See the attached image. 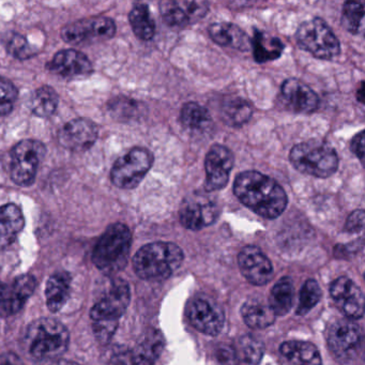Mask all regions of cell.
<instances>
[{"label":"cell","mask_w":365,"mask_h":365,"mask_svg":"<svg viewBox=\"0 0 365 365\" xmlns=\"http://www.w3.org/2000/svg\"><path fill=\"white\" fill-rule=\"evenodd\" d=\"M234 193L245 206L264 219H277L287 207L285 190L257 170L240 173L235 180Z\"/></svg>","instance_id":"6da1fadb"},{"label":"cell","mask_w":365,"mask_h":365,"mask_svg":"<svg viewBox=\"0 0 365 365\" xmlns=\"http://www.w3.org/2000/svg\"><path fill=\"white\" fill-rule=\"evenodd\" d=\"M131 299L129 284L123 279L112 282L108 292L93 305L91 312L96 337L108 344L116 332L118 319L125 313Z\"/></svg>","instance_id":"7a4b0ae2"},{"label":"cell","mask_w":365,"mask_h":365,"mask_svg":"<svg viewBox=\"0 0 365 365\" xmlns=\"http://www.w3.org/2000/svg\"><path fill=\"white\" fill-rule=\"evenodd\" d=\"M183 259L182 250L175 243L153 242L138 250L133 258V267L140 279L159 281L170 277Z\"/></svg>","instance_id":"3957f363"},{"label":"cell","mask_w":365,"mask_h":365,"mask_svg":"<svg viewBox=\"0 0 365 365\" xmlns=\"http://www.w3.org/2000/svg\"><path fill=\"white\" fill-rule=\"evenodd\" d=\"M69 341L67 328L52 318H40L31 322L25 336L27 350L38 360L58 358L67 350Z\"/></svg>","instance_id":"277c9868"},{"label":"cell","mask_w":365,"mask_h":365,"mask_svg":"<svg viewBox=\"0 0 365 365\" xmlns=\"http://www.w3.org/2000/svg\"><path fill=\"white\" fill-rule=\"evenodd\" d=\"M132 234L123 223L106 228L93 249V262L104 273L116 272L127 264L131 249Z\"/></svg>","instance_id":"5b68a950"},{"label":"cell","mask_w":365,"mask_h":365,"mask_svg":"<svg viewBox=\"0 0 365 365\" xmlns=\"http://www.w3.org/2000/svg\"><path fill=\"white\" fill-rule=\"evenodd\" d=\"M289 160L299 172L316 178H329L339 168V157L332 146L322 140L300 143L290 150Z\"/></svg>","instance_id":"8992f818"},{"label":"cell","mask_w":365,"mask_h":365,"mask_svg":"<svg viewBox=\"0 0 365 365\" xmlns=\"http://www.w3.org/2000/svg\"><path fill=\"white\" fill-rule=\"evenodd\" d=\"M296 40L300 48L324 61L336 58L341 43L332 29L322 19L313 18L299 26Z\"/></svg>","instance_id":"52a82bcc"},{"label":"cell","mask_w":365,"mask_h":365,"mask_svg":"<svg viewBox=\"0 0 365 365\" xmlns=\"http://www.w3.org/2000/svg\"><path fill=\"white\" fill-rule=\"evenodd\" d=\"M153 155L148 149L135 147L119 158L113 166L110 179L119 189H135L153 165Z\"/></svg>","instance_id":"ba28073f"},{"label":"cell","mask_w":365,"mask_h":365,"mask_svg":"<svg viewBox=\"0 0 365 365\" xmlns=\"http://www.w3.org/2000/svg\"><path fill=\"white\" fill-rule=\"evenodd\" d=\"M46 146L39 140H24L11 150L10 175L20 187H29L35 182L38 168L46 157Z\"/></svg>","instance_id":"9c48e42d"},{"label":"cell","mask_w":365,"mask_h":365,"mask_svg":"<svg viewBox=\"0 0 365 365\" xmlns=\"http://www.w3.org/2000/svg\"><path fill=\"white\" fill-rule=\"evenodd\" d=\"M116 24L106 16L84 19L68 24L61 31V37L67 43L78 46L87 42L106 41L114 37Z\"/></svg>","instance_id":"30bf717a"},{"label":"cell","mask_w":365,"mask_h":365,"mask_svg":"<svg viewBox=\"0 0 365 365\" xmlns=\"http://www.w3.org/2000/svg\"><path fill=\"white\" fill-rule=\"evenodd\" d=\"M164 23L172 29H185L204 19L209 10L206 1L164 0L159 5Z\"/></svg>","instance_id":"8fae6325"},{"label":"cell","mask_w":365,"mask_h":365,"mask_svg":"<svg viewBox=\"0 0 365 365\" xmlns=\"http://www.w3.org/2000/svg\"><path fill=\"white\" fill-rule=\"evenodd\" d=\"M219 217V206L204 196L185 198L179 210V219L183 227L191 230H200L212 225Z\"/></svg>","instance_id":"7c38bea8"},{"label":"cell","mask_w":365,"mask_h":365,"mask_svg":"<svg viewBox=\"0 0 365 365\" xmlns=\"http://www.w3.org/2000/svg\"><path fill=\"white\" fill-rule=\"evenodd\" d=\"M234 163L235 155L232 150L223 145H213L205 160L206 189L208 191L224 189L227 185Z\"/></svg>","instance_id":"4fadbf2b"},{"label":"cell","mask_w":365,"mask_h":365,"mask_svg":"<svg viewBox=\"0 0 365 365\" xmlns=\"http://www.w3.org/2000/svg\"><path fill=\"white\" fill-rule=\"evenodd\" d=\"M362 341V331L358 324L339 320L329 330L328 343L333 354L341 360H349L358 351Z\"/></svg>","instance_id":"5bb4252c"},{"label":"cell","mask_w":365,"mask_h":365,"mask_svg":"<svg viewBox=\"0 0 365 365\" xmlns=\"http://www.w3.org/2000/svg\"><path fill=\"white\" fill-rule=\"evenodd\" d=\"M36 289L33 275L16 277L12 283H0V316H10L20 312Z\"/></svg>","instance_id":"9a60e30c"},{"label":"cell","mask_w":365,"mask_h":365,"mask_svg":"<svg viewBox=\"0 0 365 365\" xmlns=\"http://www.w3.org/2000/svg\"><path fill=\"white\" fill-rule=\"evenodd\" d=\"M99 130L97 125L89 119H74L66 123L58 133L61 146L69 150L86 151L91 149L98 138Z\"/></svg>","instance_id":"2e32d148"},{"label":"cell","mask_w":365,"mask_h":365,"mask_svg":"<svg viewBox=\"0 0 365 365\" xmlns=\"http://www.w3.org/2000/svg\"><path fill=\"white\" fill-rule=\"evenodd\" d=\"M187 316L191 324L200 332L207 335H217L224 326V314L222 309L205 298H196L187 305Z\"/></svg>","instance_id":"e0dca14e"},{"label":"cell","mask_w":365,"mask_h":365,"mask_svg":"<svg viewBox=\"0 0 365 365\" xmlns=\"http://www.w3.org/2000/svg\"><path fill=\"white\" fill-rule=\"evenodd\" d=\"M281 96L286 108L296 114H312L319 106L317 93L297 78H288L283 83Z\"/></svg>","instance_id":"ac0fdd59"},{"label":"cell","mask_w":365,"mask_h":365,"mask_svg":"<svg viewBox=\"0 0 365 365\" xmlns=\"http://www.w3.org/2000/svg\"><path fill=\"white\" fill-rule=\"evenodd\" d=\"M238 262L243 277L253 285H264L272 279V264L258 247H243L239 253Z\"/></svg>","instance_id":"d6986e66"},{"label":"cell","mask_w":365,"mask_h":365,"mask_svg":"<svg viewBox=\"0 0 365 365\" xmlns=\"http://www.w3.org/2000/svg\"><path fill=\"white\" fill-rule=\"evenodd\" d=\"M333 300L350 319H359L364 314V297L354 281L346 277H339L330 287Z\"/></svg>","instance_id":"ffe728a7"},{"label":"cell","mask_w":365,"mask_h":365,"mask_svg":"<svg viewBox=\"0 0 365 365\" xmlns=\"http://www.w3.org/2000/svg\"><path fill=\"white\" fill-rule=\"evenodd\" d=\"M46 67L52 73L70 80L86 78L93 72L88 57L76 50L61 51Z\"/></svg>","instance_id":"44dd1931"},{"label":"cell","mask_w":365,"mask_h":365,"mask_svg":"<svg viewBox=\"0 0 365 365\" xmlns=\"http://www.w3.org/2000/svg\"><path fill=\"white\" fill-rule=\"evenodd\" d=\"M165 341L160 331L149 330L130 352L132 365H153L163 351Z\"/></svg>","instance_id":"7402d4cb"},{"label":"cell","mask_w":365,"mask_h":365,"mask_svg":"<svg viewBox=\"0 0 365 365\" xmlns=\"http://www.w3.org/2000/svg\"><path fill=\"white\" fill-rule=\"evenodd\" d=\"M24 225V215L16 205L0 207V252L16 240Z\"/></svg>","instance_id":"603a6c76"},{"label":"cell","mask_w":365,"mask_h":365,"mask_svg":"<svg viewBox=\"0 0 365 365\" xmlns=\"http://www.w3.org/2000/svg\"><path fill=\"white\" fill-rule=\"evenodd\" d=\"M208 31L211 39L219 46L240 51H247L251 48V41L247 34L232 23H213Z\"/></svg>","instance_id":"cb8c5ba5"},{"label":"cell","mask_w":365,"mask_h":365,"mask_svg":"<svg viewBox=\"0 0 365 365\" xmlns=\"http://www.w3.org/2000/svg\"><path fill=\"white\" fill-rule=\"evenodd\" d=\"M279 351L290 365H322L319 350L309 341H285Z\"/></svg>","instance_id":"d4e9b609"},{"label":"cell","mask_w":365,"mask_h":365,"mask_svg":"<svg viewBox=\"0 0 365 365\" xmlns=\"http://www.w3.org/2000/svg\"><path fill=\"white\" fill-rule=\"evenodd\" d=\"M241 315L245 324L253 329L268 328L277 317L269 303L260 298H250L241 307Z\"/></svg>","instance_id":"484cf974"},{"label":"cell","mask_w":365,"mask_h":365,"mask_svg":"<svg viewBox=\"0 0 365 365\" xmlns=\"http://www.w3.org/2000/svg\"><path fill=\"white\" fill-rule=\"evenodd\" d=\"M71 290V277L67 272H57L48 279L46 284V304L48 309L56 313L67 302Z\"/></svg>","instance_id":"4316f807"},{"label":"cell","mask_w":365,"mask_h":365,"mask_svg":"<svg viewBox=\"0 0 365 365\" xmlns=\"http://www.w3.org/2000/svg\"><path fill=\"white\" fill-rule=\"evenodd\" d=\"M251 48L255 61L259 63H264L279 58L283 53L284 44L279 38L266 35L262 31L255 29Z\"/></svg>","instance_id":"83f0119b"},{"label":"cell","mask_w":365,"mask_h":365,"mask_svg":"<svg viewBox=\"0 0 365 365\" xmlns=\"http://www.w3.org/2000/svg\"><path fill=\"white\" fill-rule=\"evenodd\" d=\"M222 120L230 127H241L251 119L253 108L250 102L240 97H228L222 102Z\"/></svg>","instance_id":"f1b7e54d"},{"label":"cell","mask_w":365,"mask_h":365,"mask_svg":"<svg viewBox=\"0 0 365 365\" xmlns=\"http://www.w3.org/2000/svg\"><path fill=\"white\" fill-rule=\"evenodd\" d=\"M132 31L138 39L149 41L155 37V24L149 11L148 6L145 4H136L129 14Z\"/></svg>","instance_id":"f546056e"},{"label":"cell","mask_w":365,"mask_h":365,"mask_svg":"<svg viewBox=\"0 0 365 365\" xmlns=\"http://www.w3.org/2000/svg\"><path fill=\"white\" fill-rule=\"evenodd\" d=\"M292 299H294V285L289 277H283L279 279L270 292L269 305L275 316H283L292 309Z\"/></svg>","instance_id":"4dcf8cb0"},{"label":"cell","mask_w":365,"mask_h":365,"mask_svg":"<svg viewBox=\"0 0 365 365\" xmlns=\"http://www.w3.org/2000/svg\"><path fill=\"white\" fill-rule=\"evenodd\" d=\"M58 103L59 98L56 91L52 87L42 86L31 97V112L40 118H48L55 114Z\"/></svg>","instance_id":"1f68e13d"},{"label":"cell","mask_w":365,"mask_h":365,"mask_svg":"<svg viewBox=\"0 0 365 365\" xmlns=\"http://www.w3.org/2000/svg\"><path fill=\"white\" fill-rule=\"evenodd\" d=\"M181 123L190 131L202 132L210 125L211 116L208 110L196 102L183 106L180 114Z\"/></svg>","instance_id":"d6a6232c"},{"label":"cell","mask_w":365,"mask_h":365,"mask_svg":"<svg viewBox=\"0 0 365 365\" xmlns=\"http://www.w3.org/2000/svg\"><path fill=\"white\" fill-rule=\"evenodd\" d=\"M364 7L356 1H346L341 12V24L349 33L356 35L362 29Z\"/></svg>","instance_id":"836d02e7"},{"label":"cell","mask_w":365,"mask_h":365,"mask_svg":"<svg viewBox=\"0 0 365 365\" xmlns=\"http://www.w3.org/2000/svg\"><path fill=\"white\" fill-rule=\"evenodd\" d=\"M239 351L243 361L251 365H257L264 356V344L253 335H245L239 341Z\"/></svg>","instance_id":"e575fe53"},{"label":"cell","mask_w":365,"mask_h":365,"mask_svg":"<svg viewBox=\"0 0 365 365\" xmlns=\"http://www.w3.org/2000/svg\"><path fill=\"white\" fill-rule=\"evenodd\" d=\"M322 298V289L315 279H307L300 292V301L297 309L298 315L309 313Z\"/></svg>","instance_id":"d590c367"},{"label":"cell","mask_w":365,"mask_h":365,"mask_svg":"<svg viewBox=\"0 0 365 365\" xmlns=\"http://www.w3.org/2000/svg\"><path fill=\"white\" fill-rule=\"evenodd\" d=\"M19 91L14 83L0 76V116H6L14 110Z\"/></svg>","instance_id":"8d00e7d4"},{"label":"cell","mask_w":365,"mask_h":365,"mask_svg":"<svg viewBox=\"0 0 365 365\" xmlns=\"http://www.w3.org/2000/svg\"><path fill=\"white\" fill-rule=\"evenodd\" d=\"M8 52L14 58L25 61L35 56L36 50L27 41L26 38L21 35H14L8 43Z\"/></svg>","instance_id":"74e56055"},{"label":"cell","mask_w":365,"mask_h":365,"mask_svg":"<svg viewBox=\"0 0 365 365\" xmlns=\"http://www.w3.org/2000/svg\"><path fill=\"white\" fill-rule=\"evenodd\" d=\"M364 227V211L356 210L347 217L345 230L348 232H359Z\"/></svg>","instance_id":"f35d334b"},{"label":"cell","mask_w":365,"mask_h":365,"mask_svg":"<svg viewBox=\"0 0 365 365\" xmlns=\"http://www.w3.org/2000/svg\"><path fill=\"white\" fill-rule=\"evenodd\" d=\"M217 358L222 365H235L236 352L230 346H219L217 350Z\"/></svg>","instance_id":"ab89813d"},{"label":"cell","mask_w":365,"mask_h":365,"mask_svg":"<svg viewBox=\"0 0 365 365\" xmlns=\"http://www.w3.org/2000/svg\"><path fill=\"white\" fill-rule=\"evenodd\" d=\"M364 132L361 131L360 133L356 134L351 140V151L354 153L356 157H358L361 161H363L364 158V138H363Z\"/></svg>","instance_id":"60d3db41"},{"label":"cell","mask_w":365,"mask_h":365,"mask_svg":"<svg viewBox=\"0 0 365 365\" xmlns=\"http://www.w3.org/2000/svg\"><path fill=\"white\" fill-rule=\"evenodd\" d=\"M0 365H24V363L14 352H6L0 354Z\"/></svg>","instance_id":"b9f144b4"},{"label":"cell","mask_w":365,"mask_h":365,"mask_svg":"<svg viewBox=\"0 0 365 365\" xmlns=\"http://www.w3.org/2000/svg\"><path fill=\"white\" fill-rule=\"evenodd\" d=\"M356 99L359 100L360 103H364V83L361 82L360 87H359V91H356Z\"/></svg>","instance_id":"7bdbcfd3"},{"label":"cell","mask_w":365,"mask_h":365,"mask_svg":"<svg viewBox=\"0 0 365 365\" xmlns=\"http://www.w3.org/2000/svg\"><path fill=\"white\" fill-rule=\"evenodd\" d=\"M52 365H81L78 363L73 362V361L69 360H58L56 362L53 363Z\"/></svg>","instance_id":"ee69618b"}]
</instances>
